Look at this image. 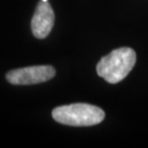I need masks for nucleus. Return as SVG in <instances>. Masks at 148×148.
<instances>
[{
    "label": "nucleus",
    "instance_id": "f257e3e1",
    "mask_svg": "<svg viewBox=\"0 0 148 148\" xmlns=\"http://www.w3.org/2000/svg\"><path fill=\"white\" fill-rule=\"evenodd\" d=\"M137 60L136 52L130 47L114 49L101 58L96 66L97 74L110 84H116L131 72Z\"/></svg>",
    "mask_w": 148,
    "mask_h": 148
},
{
    "label": "nucleus",
    "instance_id": "f03ea898",
    "mask_svg": "<svg viewBox=\"0 0 148 148\" xmlns=\"http://www.w3.org/2000/svg\"><path fill=\"white\" fill-rule=\"evenodd\" d=\"M52 116L57 122L64 125L85 127L101 123L105 118V112L97 106L75 103L55 108Z\"/></svg>",
    "mask_w": 148,
    "mask_h": 148
},
{
    "label": "nucleus",
    "instance_id": "7ed1b4c3",
    "mask_svg": "<svg viewBox=\"0 0 148 148\" xmlns=\"http://www.w3.org/2000/svg\"><path fill=\"white\" fill-rule=\"evenodd\" d=\"M55 74L56 70L51 66H34L11 70L6 74V79L12 85L28 86L49 81Z\"/></svg>",
    "mask_w": 148,
    "mask_h": 148
},
{
    "label": "nucleus",
    "instance_id": "20e7f679",
    "mask_svg": "<svg viewBox=\"0 0 148 148\" xmlns=\"http://www.w3.org/2000/svg\"><path fill=\"white\" fill-rule=\"evenodd\" d=\"M54 20V12L48 1L40 0L37 6L31 22L33 35L37 38H46L52 30Z\"/></svg>",
    "mask_w": 148,
    "mask_h": 148
},
{
    "label": "nucleus",
    "instance_id": "39448f33",
    "mask_svg": "<svg viewBox=\"0 0 148 148\" xmlns=\"http://www.w3.org/2000/svg\"><path fill=\"white\" fill-rule=\"evenodd\" d=\"M42 1H48V0H42Z\"/></svg>",
    "mask_w": 148,
    "mask_h": 148
}]
</instances>
